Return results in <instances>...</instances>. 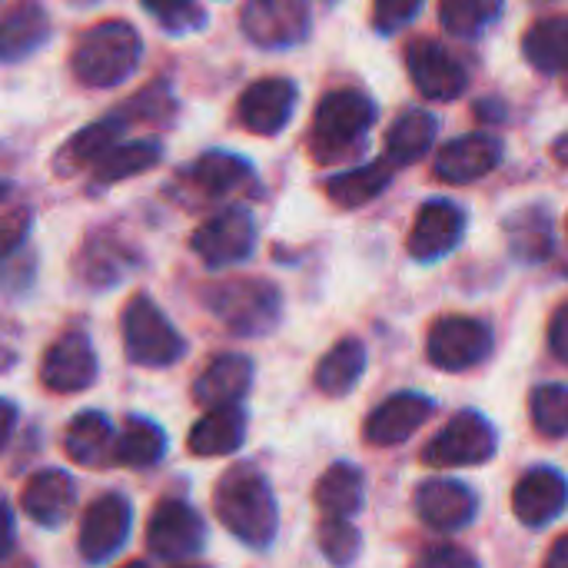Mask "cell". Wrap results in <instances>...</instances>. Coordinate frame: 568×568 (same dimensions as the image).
I'll use <instances>...</instances> for the list:
<instances>
[{
    "label": "cell",
    "instance_id": "1",
    "mask_svg": "<svg viewBox=\"0 0 568 568\" xmlns=\"http://www.w3.org/2000/svg\"><path fill=\"white\" fill-rule=\"evenodd\" d=\"M213 513L223 523V529L250 549H266L276 539L280 529L276 496L266 476L250 463L230 466L220 476L213 493Z\"/></svg>",
    "mask_w": 568,
    "mask_h": 568
},
{
    "label": "cell",
    "instance_id": "2",
    "mask_svg": "<svg viewBox=\"0 0 568 568\" xmlns=\"http://www.w3.org/2000/svg\"><path fill=\"white\" fill-rule=\"evenodd\" d=\"M140 53L143 40L126 20H103L77 40L70 67L83 87L106 90L123 83L136 70Z\"/></svg>",
    "mask_w": 568,
    "mask_h": 568
},
{
    "label": "cell",
    "instance_id": "3",
    "mask_svg": "<svg viewBox=\"0 0 568 568\" xmlns=\"http://www.w3.org/2000/svg\"><path fill=\"white\" fill-rule=\"evenodd\" d=\"M203 300L233 336H266L283 316V296L270 280H223L213 283Z\"/></svg>",
    "mask_w": 568,
    "mask_h": 568
},
{
    "label": "cell",
    "instance_id": "4",
    "mask_svg": "<svg viewBox=\"0 0 568 568\" xmlns=\"http://www.w3.org/2000/svg\"><path fill=\"white\" fill-rule=\"evenodd\" d=\"M376 123V103L359 90H333L320 100L310 130V150L320 163L349 153Z\"/></svg>",
    "mask_w": 568,
    "mask_h": 568
},
{
    "label": "cell",
    "instance_id": "5",
    "mask_svg": "<svg viewBox=\"0 0 568 568\" xmlns=\"http://www.w3.org/2000/svg\"><path fill=\"white\" fill-rule=\"evenodd\" d=\"M120 333H123V353L133 366L143 369H166L173 366L186 343L166 320V313L150 300V296H133L120 316Z\"/></svg>",
    "mask_w": 568,
    "mask_h": 568
},
{
    "label": "cell",
    "instance_id": "6",
    "mask_svg": "<svg viewBox=\"0 0 568 568\" xmlns=\"http://www.w3.org/2000/svg\"><path fill=\"white\" fill-rule=\"evenodd\" d=\"M499 439L486 416L463 409L456 413L446 429L423 449V463L436 469H456V466H483L496 456Z\"/></svg>",
    "mask_w": 568,
    "mask_h": 568
},
{
    "label": "cell",
    "instance_id": "7",
    "mask_svg": "<svg viewBox=\"0 0 568 568\" xmlns=\"http://www.w3.org/2000/svg\"><path fill=\"white\" fill-rule=\"evenodd\" d=\"M493 349V329L473 316H443L433 323L426 356L443 373H466L479 366Z\"/></svg>",
    "mask_w": 568,
    "mask_h": 568
},
{
    "label": "cell",
    "instance_id": "8",
    "mask_svg": "<svg viewBox=\"0 0 568 568\" xmlns=\"http://www.w3.org/2000/svg\"><path fill=\"white\" fill-rule=\"evenodd\" d=\"M193 253L210 266V270H226L243 263L253 246H256V223L246 210L230 206L216 216H210L206 223L196 226L193 240H190Z\"/></svg>",
    "mask_w": 568,
    "mask_h": 568
},
{
    "label": "cell",
    "instance_id": "9",
    "mask_svg": "<svg viewBox=\"0 0 568 568\" xmlns=\"http://www.w3.org/2000/svg\"><path fill=\"white\" fill-rule=\"evenodd\" d=\"M406 70L413 77V87L426 100H436V103H449L463 97L469 87L466 67L439 40H429V37H416L406 47Z\"/></svg>",
    "mask_w": 568,
    "mask_h": 568
},
{
    "label": "cell",
    "instance_id": "10",
    "mask_svg": "<svg viewBox=\"0 0 568 568\" xmlns=\"http://www.w3.org/2000/svg\"><path fill=\"white\" fill-rule=\"evenodd\" d=\"M146 546L153 556L166 562H186L203 552L206 546V526L196 516L193 506L180 499H166L153 509L146 526Z\"/></svg>",
    "mask_w": 568,
    "mask_h": 568
},
{
    "label": "cell",
    "instance_id": "11",
    "mask_svg": "<svg viewBox=\"0 0 568 568\" xmlns=\"http://www.w3.org/2000/svg\"><path fill=\"white\" fill-rule=\"evenodd\" d=\"M97 379V349L87 333L70 329L40 359V383L57 396H73L90 389Z\"/></svg>",
    "mask_w": 568,
    "mask_h": 568
},
{
    "label": "cell",
    "instance_id": "12",
    "mask_svg": "<svg viewBox=\"0 0 568 568\" xmlns=\"http://www.w3.org/2000/svg\"><path fill=\"white\" fill-rule=\"evenodd\" d=\"M240 23L266 50L293 47L310 33V0H246Z\"/></svg>",
    "mask_w": 568,
    "mask_h": 568
},
{
    "label": "cell",
    "instance_id": "13",
    "mask_svg": "<svg viewBox=\"0 0 568 568\" xmlns=\"http://www.w3.org/2000/svg\"><path fill=\"white\" fill-rule=\"evenodd\" d=\"M130 526H133V509H130L126 496H120V493L100 496L83 513V523H80V556L90 566H100V562L113 559L123 549V542L130 536Z\"/></svg>",
    "mask_w": 568,
    "mask_h": 568
},
{
    "label": "cell",
    "instance_id": "14",
    "mask_svg": "<svg viewBox=\"0 0 568 568\" xmlns=\"http://www.w3.org/2000/svg\"><path fill=\"white\" fill-rule=\"evenodd\" d=\"M503 160V140L493 133H469L456 136L446 146H439L433 173L449 186H466L483 176H489Z\"/></svg>",
    "mask_w": 568,
    "mask_h": 568
},
{
    "label": "cell",
    "instance_id": "15",
    "mask_svg": "<svg viewBox=\"0 0 568 568\" xmlns=\"http://www.w3.org/2000/svg\"><path fill=\"white\" fill-rule=\"evenodd\" d=\"M463 230H466V216L456 203L449 200H429L419 213H416V223L409 230V256L419 260V263H433V260H443L449 256L459 240H463Z\"/></svg>",
    "mask_w": 568,
    "mask_h": 568
},
{
    "label": "cell",
    "instance_id": "16",
    "mask_svg": "<svg viewBox=\"0 0 568 568\" xmlns=\"http://www.w3.org/2000/svg\"><path fill=\"white\" fill-rule=\"evenodd\" d=\"M293 106H296V87L286 77H266L243 90L236 113L250 133L276 136L290 123Z\"/></svg>",
    "mask_w": 568,
    "mask_h": 568
},
{
    "label": "cell",
    "instance_id": "17",
    "mask_svg": "<svg viewBox=\"0 0 568 568\" xmlns=\"http://www.w3.org/2000/svg\"><path fill=\"white\" fill-rule=\"evenodd\" d=\"M479 499L466 483L456 479H429L416 493L419 519L436 532H459L476 519Z\"/></svg>",
    "mask_w": 568,
    "mask_h": 568
},
{
    "label": "cell",
    "instance_id": "18",
    "mask_svg": "<svg viewBox=\"0 0 568 568\" xmlns=\"http://www.w3.org/2000/svg\"><path fill=\"white\" fill-rule=\"evenodd\" d=\"M568 506V483L562 473L542 466V469H529L516 489H513V513L519 516L523 526L529 529H542L552 519H559Z\"/></svg>",
    "mask_w": 568,
    "mask_h": 568
},
{
    "label": "cell",
    "instance_id": "19",
    "mask_svg": "<svg viewBox=\"0 0 568 568\" xmlns=\"http://www.w3.org/2000/svg\"><path fill=\"white\" fill-rule=\"evenodd\" d=\"M433 416V399L423 393H396L386 403H379L366 426L363 436L369 446H399L406 443L416 429L426 426V419Z\"/></svg>",
    "mask_w": 568,
    "mask_h": 568
},
{
    "label": "cell",
    "instance_id": "20",
    "mask_svg": "<svg viewBox=\"0 0 568 568\" xmlns=\"http://www.w3.org/2000/svg\"><path fill=\"white\" fill-rule=\"evenodd\" d=\"M20 506L23 513L43 526V529H60L77 506V486L63 469H40L23 483L20 493Z\"/></svg>",
    "mask_w": 568,
    "mask_h": 568
},
{
    "label": "cell",
    "instance_id": "21",
    "mask_svg": "<svg viewBox=\"0 0 568 568\" xmlns=\"http://www.w3.org/2000/svg\"><path fill=\"white\" fill-rule=\"evenodd\" d=\"M253 383V363L240 353H223L216 356L193 383V403L210 409H226L240 406V399L250 393Z\"/></svg>",
    "mask_w": 568,
    "mask_h": 568
},
{
    "label": "cell",
    "instance_id": "22",
    "mask_svg": "<svg viewBox=\"0 0 568 568\" xmlns=\"http://www.w3.org/2000/svg\"><path fill=\"white\" fill-rule=\"evenodd\" d=\"M63 453L87 466V469H106L116 466V433L113 423L103 413H80L67 433H63Z\"/></svg>",
    "mask_w": 568,
    "mask_h": 568
},
{
    "label": "cell",
    "instance_id": "23",
    "mask_svg": "<svg viewBox=\"0 0 568 568\" xmlns=\"http://www.w3.org/2000/svg\"><path fill=\"white\" fill-rule=\"evenodd\" d=\"M50 37V17L40 3L23 0L0 17V60L17 63L40 50Z\"/></svg>",
    "mask_w": 568,
    "mask_h": 568
},
{
    "label": "cell",
    "instance_id": "24",
    "mask_svg": "<svg viewBox=\"0 0 568 568\" xmlns=\"http://www.w3.org/2000/svg\"><path fill=\"white\" fill-rule=\"evenodd\" d=\"M246 439V413L240 406H226V409H210L206 416H200L190 429V453L203 456V459H220V456H233Z\"/></svg>",
    "mask_w": 568,
    "mask_h": 568
},
{
    "label": "cell",
    "instance_id": "25",
    "mask_svg": "<svg viewBox=\"0 0 568 568\" xmlns=\"http://www.w3.org/2000/svg\"><path fill=\"white\" fill-rule=\"evenodd\" d=\"M436 133H439V123L433 113L426 110H409L403 113L389 133H386V163L396 170V166H409V163H419L433 143H436Z\"/></svg>",
    "mask_w": 568,
    "mask_h": 568
},
{
    "label": "cell",
    "instance_id": "26",
    "mask_svg": "<svg viewBox=\"0 0 568 568\" xmlns=\"http://www.w3.org/2000/svg\"><path fill=\"white\" fill-rule=\"evenodd\" d=\"M316 506L323 509V516H336V519H349L363 509L366 499V479L353 463H333L313 493Z\"/></svg>",
    "mask_w": 568,
    "mask_h": 568
},
{
    "label": "cell",
    "instance_id": "27",
    "mask_svg": "<svg viewBox=\"0 0 568 568\" xmlns=\"http://www.w3.org/2000/svg\"><path fill=\"white\" fill-rule=\"evenodd\" d=\"M366 373V346L359 339H339L316 366V389L323 396H346Z\"/></svg>",
    "mask_w": 568,
    "mask_h": 568
},
{
    "label": "cell",
    "instance_id": "28",
    "mask_svg": "<svg viewBox=\"0 0 568 568\" xmlns=\"http://www.w3.org/2000/svg\"><path fill=\"white\" fill-rule=\"evenodd\" d=\"M123 126H126L123 116H110V120L90 123L87 130H80L77 136H70V140L63 143V150L57 153V170H60V173H77V170H83V166L93 170V163H97L110 146H116Z\"/></svg>",
    "mask_w": 568,
    "mask_h": 568
},
{
    "label": "cell",
    "instance_id": "29",
    "mask_svg": "<svg viewBox=\"0 0 568 568\" xmlns=\"http://www.w3.org/2000/svg\"><path fill=\"white\" fill-rule=\"evenodd\" d=\"M389 180H393V166L386 160H373V163H363L356 170L333 176L326 183V196L343 210H356V206L373 203L389 186Z\"/></svg>",
    "mask_w": 568,
    "mask_h": 568
},
{
    "label": "cell",
    "instance_id": "30",
    "mask_svg": "<svg viewBox=\"0 0 568 568\" xmlns=\"http://www.w3.org/2000/svg\"><path fill=\"white\" fill-rule=\"evenodd\" d=\"M523 53L539 73H562L568 67V17H542L523 37Z\"/></svg>",
    "mask_w": 568,
    "mask_h": 568
},
{
    "label": "cell",
    "instance_id": "31",
    "mask_svg": "<svg viewBox=\"0 0 568 568\" xmlns=\"http://www.w3.org/2000/svg\"><path fill=\"white\" fill-rule=\"evenodd\" d=\"M166 453V436L156 423L130 416L123 423V433H116V466L146 469Z\"/></svg>",
    "mask_w": 568,
    "mask_h": 568
},
{
    "label": "cell",
    "instance_id": "32",
    "mask_svg": "<svg viewBox=\"0 0 568 568\" xmlns=\"http://www.w3.org/2000/svg\"><path fill=\"white\" fill-rule=\"evenodd\" d=\"M160 163V146L156 143H116L110 146L97 163H93V180L97 183H120L126 176L146 173L150 166Z\"/></svg>",
    "mask_w": 568,
    "mask_h": 568
},
{
    "label": "cell",
    "instance_id": "33",
    "mask_svg": "<svg viewBox=\"0 0 568 568\" xmlns=\"http://www.w3.org/2000/svg\"><path fill=\"white\" fill-rule=\"evenodd\" d=\"M193 183L210 193V196H223V193H233L240 190L246 180H250V166L230 153H206L196 160V166L190 170Z\"/></svg>",
    "mask_w": 568,
    "mask_h": 568
},
{
    "label": "cell",
    "instance_id": "34",
    "mask_svg": "<svg viewBox=\"0 0 568 568\" xmlns=\"http://www.w3.org/2000/svg\"><path fill=\"white\" fill-rule=\"evenodd\" d=\"M503 13V0H439V20L456 37H479Z\"/></svg>",
    "mask_w": 568,
    "mask_h": 568
},
{
    "label": "cell",
    "instance_id": "35",
    "mask_svg": "<svg viewBox=\"0 0 568 568\" xmlns=\"http://www.w3.org/2000/svg\"><path fill=\"white\" fill-rule=\"evenodd\" d=\"M506 233H509L513 253L523 260H542L552 250V230L542 210H523L519 216L506 223Z\"/></svg>",
    "mask_w": 568,
    "mask_h": 568
},
{
    "label": "cell",
    "instance_id": "36",
    "mask_svg": "<svg viewBox=\"0 0 568 568\" xmlns=\"http://www.w3.org/2000/svg\"><path fill=\"white\" fill-rule=\"evenodd\" d=\"M529 413H532V426L542 436L549 439L568 436V386H559V383L539 386L529 399Z\"/></svg>",
    "mask_w": 568,
    "mask_h": 568
},
{
    "label": "cell",
    "instance_id": "37",
    "mask_svg": "<svg viewBox=\"0 0 568 568\" xmlns=\"http://www.w3.org/2000/svg\"><path fill=\"white\" fill-rule=\"evenodd\" d=\"M359 549H363V539H359V529L349 519L326 516L320 523V552L326 556V562H333L336 568L353 566Z\"/></svg>",
    "mask_w": 568,
    "mask_h": 568
},
{
    "label": "cell",
    "instance_id": "38",
    "mask_svg": "<svg viewBox=\"0 0 568 568\" xmlns=\"http://www.w3.org/2000/svg\"><path fill=\"white\" fill-rule=\"evenodd\" d=\"M423 0H373V23L379 33H396L419 13Z\"/></svg>",
    "mask_w": 568,
    "mask_h": 568
},
{
    "label": "cell",
    "instance_id": "39",
    "mask_svg": "<svg viewBox=\"0 0 568 568\" xmlns=\"http://www.w3.org/2000/svg\"><path fill=\"white\" fill-rule=\"evenodd\" d=\"M413 568H483L479 559L469 549L459 546H433L419 556V562Z\"/></svg>",
    "mask_w": 568,
    "mask_h": 568
},
{
    "label": "cell",
    "instance_id": "40",
    "mask_svg": "<svg viewBox=\"0 0 568 568\" xmlns=\"http://www.w3.org/2000/svg\"><path fill=\"white\" fill-rule=\"evenodd\" d=\"M27 230H30L27 210H13V213L0 216V260L20 250V243L27 240Z\"/></svg>",
    "mask_w": 568,
    "mask_h": 568
},
{
    "label": "cell",
    "instance_id": "41",
    "mask_svg": "<svg viewBox=\"0 0 568 568\" xmlns=\"http://www.w3.org/2000/svg\"><path fill=\"white\" fill-rule=\"evenodd\" d=\"M549 349L559 363L568 366V303H562L549 320Z\"/></svg>",
    "mask_w": 568,
    "mask_h": 568
},
{
    "label": "cell",
    "instance_id": "42",
    "mask_svg": "<svg viewBox=\"0 0 568 568\" xmlns=\"http://www.w3.org/2000/svg\"><path fill=\"white\" fill-rule=\"evenodd\" d=\"M143 7L153 13V17H160V20H166V23H176V20H183L190 10H193V0H143ZM196 13V10H193Z\"/></svg>",
    "mask_w": 568,
    "mask_h": 568
},
{
    "label": "cell",
    "instance_id": "43",
    "mask_svg": "<svg viewBox=\"0 0 568 568\" xmlns=\"http://www.w3.org/2000/svg\"><path fill=\"white\" fill-rule=\"evenodd\" d=\"M13 536H17V526H13V513H10V506L0 499V562L10 556V549H13Z\"/></svg>",
    "mask_w": 568,
    "mask_h": 568
},
{
    "label": "cell",
    "instance_id": "44",
    "mask_svg": "<svg viewBox=\"0 0 568 568\" xmlns=\"http://www.w3.org/2000/svg\"><path fill=\"white\" fill-rule=\"evenodd\" d=\"M13 426H17V406L10 399H0V453L7 449L13 436Z\"/></svg>",
    "mask_w": 568,
    "mask_h": 568
},
{
    "label": "cell",
    "instance_id": "45",
    "mask_svg": "<svg viewBox=\"0 0 568 568\" xmlns=\"http://www.w3.org/2000/svg\"><path fill=\"white\" fill-rule=\"evenodd\" d=\"M542 568H568V536H562V539H556V542H552V549H549L546 566Z\"/></svg>",
    "mask_w": 568,
    "mask_h": 568
},
{
    "label": "cell",
    "instance_id": "46",
    "mask_svg": "<svg viewBox=\"0 0 568 568\" xmlns=\"http://www.w3.org/2000/svg\"><path fill=\"white\" fill-rule=\"evenodd\" d=\"M552 156H556L562 166H568V130L559 136V140H556V143H552Z\"/></svg>",
    "mask_w": 568,
    "mask_h": 568
},
{
    "label": "cell",
    "instance_id": "47",
    "mask_svg": "<svg viewBox=\"0 0 568 568\" xmlns=\"http://www.w3.org/2000/svg\"><path fill=\"white\" fill-rule=\"evenodd\" d=\"M7 193H10V186H7V183L0 180V200H7Z\"/></svg>",
    "mask_w": 568,
    "mask_h": 568
},
{
    "label": "cell",
    "instance_id": "48",
    "mask_svg": "<svg viewBox=\"0 0 568 568\" xmlns=\"http://www.w3.org/2000/svg\"><path fill=\"white\" fill-rule=\"evenodd\" d=\"M562 87H566V93H568V67L562 70Z\"/></svg>",
    "mask_w": 568,
    "mask_h": 568
},
{
    "label": "cell",
    "instance_id": "49",
    "mask_svg": "<svg viewBox=\"0 0 568 568\" xmlns=\"http://www.w3.org/2000/svg\"><path fill=\"white\" fill-rule=\"evenodd\" d=\"M123 568H146L143 562H130V566H123Z\"/></svg>",
    "mask_w": 568,
    "mask_h": 568
},
{
    "label": "cell",
    "instance_id": "50",
    "mask_svg": "<svg viewBox=\"0 0 568 568\" xmlns=\"http://www.w3.org/2000/svg\"><path fill=\"white\" fill-rule=\"evenodd\" d=\"M13 568H30V562H20V566H13Z\"/></svg>",
    "mask_w": 568,
    "mask_h": 568
}]
</instances>
